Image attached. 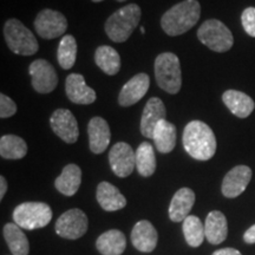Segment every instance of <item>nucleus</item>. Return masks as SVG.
<instances>
[{
  "instance_id": "nucleus-1",
  "label": "nucleus",
  "mask_w": 255,
  "mask_h": 255,
  "mask_svg": "<svg viewBox=\"0 0 255 255\" xmlns=\"http://www.w3.org/2000/svg\"><path fill=\"white\" fill-rule=\"evenodd\" d=\"M184 150L197 161H208L215 155L216 138L208 124L191 121L183 131Z\"/></svg>"
},
{
  "instance_id": "nucleus-23",
  "label": "nucleus",
  "mask_w": 255,
  "mask_h": 255,
  "mask_svg": "<svg viewBox=\"0 0 255 255\" xmlns=\"http://www.w3.org/2000/svg\"><path fill=\"white\" fill-rule=\"evenodd\" d=\"M82 183V170L77 164H68L62 174L56 178L55 186L59 193L65 196H72L77 193Z\"/></svg>"
},
{
  "instance_id": "nucleus-27",
  "label": "nucleus",
  "mask_w": 255,
  "mask_h": 255,
  "mask_svg": "<svg viewBox=\"0 0 255 255\" xmlns=\"http://www.w3.org/2000/svg\"><path fill=\"white\" fill-rule=\"evenodd\" d=\"M95 62L102 71L109 76L116 75L121 69V57L114 47L103 45L95 52Z\"/></svg>"
},
{
  "instance_id": "nucleus-10",
  "label": "nucleus",
  "mask_w": 255,
  "mask_h": 255,
  "mask_svg": "<svg viewBox=\"0 0 255 255\" xmlns=\"http://www.w3.org/2000/svg\"><path fill=\"white\" fill-rule=\"evenodd\" d=\"M32 77V87L39 94H50L57 88L58 76L55 68L45 59H37L28 68Z\"/></svg>"
},
{
  "instance_id": "nucleus-26",
  "label": "nucleus",
  "mask_w": 255,
  "mask_h": 255,
  "mask_svg": "<svg viewBox=\"0 0 255 255\" xmlns=\"http://www.w3.org/2000/svg\"><path fill=\"white\" fill-rule=\"evenodd\" d=\"M4 238L13 255H27L30 245L26 235L17 223H7L4 227Z\"/></svg>"
},
{
  "instance_id": "nucleus-33",
  "label": "nucleus",
  "mask_w": 255,
  "mask_h": 255,
  "mask_svg": "<svg viewBox=\"0 0 255 255\" xmlns=\"http://www.w3.org/2000/svg\"><path fill=\"white\" fill-rule=\"evenodd\" d=\"M17 113V105L8 96L5 94L0 95V117L1 119H8Z\"/></svg>"
},
{
  "instance_id": "nucleus-24",
  "label": "nucleus",
  "mask_w": 255,
  "mask_h": 255,
  "mask_svg": "<svg viewBox=\"0 0 255 255\" xmlns=\"http://www.w3.org/2000/svg\"><path fill=\"white\" fill-rule=\"evenodd\" d=\"M96 246L103 255H121L126 251L127 240L122 232L111 229L100 235Z\"/></svg>"
},
{
  "instance_id": "nucleus-7",
  "label": "nucleus",
  "mask_w": 255,
  "mask_h": 255,
  "mask_svg": "<svg viewBox=\"0 0 255 255\" xmlns=\"http://www.w3.org/2000/svg\"><path fill=\"white\" fill-rule=\"evenodd\" d=\"M51 219L52 210L49 205L43 202H25L13 210L14 223L27 231L46 227Z\"/></svg>"
},
{
  "instance_id": "nucleus-15",
  "label": "nucleus",
  "mask_w": 255,
  "mask_h": 255,
  "mask_svg": "<svg viewBox=\"0 0 255 255\" xmlns=\"http://www.w3.org/2000/svg\"><path fill=\"white\" fill-rule=\"evenodd\" d=\"M66 96L75 104H91L96 101V92L92 88L88 87L85 79L79 73H71L65 81Z\"/></svg>"
},
{
  "instance_id": "nucleus-29",
  "label": "nucleus",
  "mask_w": 255,
  "mask_h": 255,
  "mask_svg": "<svg viewBox=\"0 0 255 255\" xmlns=\"http://www.w3.org/2000/svg\"><path fill=\"white\" fill-rule=\"evenodd\" d=\"M27 154V144L21 137L5 135L0 138V155L6 159H20Z\"/></svg>"
},
{
  "instance_id": "nucleus-19",
  "label": "nucleus",
  "mask_w": 255,
  "mask_h": 255,
  "mask_svg": "<svg viewBox=\"0 0 255 255\" xmlns=\"http://www.w3.org/2000/svg\"><path fill=\"white\" fill-rule=\"evenodd\" d=\"M195 203V193L190 188H181L171 199L169 206V218L174 222H182L189 216Z\"/></svg>"
},
{
  "instance_id": "nucleus-2",
  "label": "nucleus",
  "mask_w": 255,
  "mask_h": 255,
  "mask_svg": "<svg viewBox=\"0 0 255 255\" xmlns=\"http://www.w3.org/2000/svg\"><path fill=\"white\" fill-rule=\"evenodd\" d=\"M200 17V2L197 0H184L174 5L162 15L161 26L169 36H180L194 27Z\"/></svg>"
},
{
  "instance_id": "nucleus-32",
  "label": "nucleus",
  "mask_w": 255,
  "mask_h": 255,
  "mask_svg": "<svg viewBox=\"0 0 255 255\" xmlns=\"http://www.w3.org/2000/svg\"><path fill=\"white\" fill-rule=\"evenodd\" d=\"M241 23L248 36L255 38V7H247L242 12Z\"/></svg>"
},
{
  "instance_id": "nucleus-17",
  "label": "nucleus",
  "mask_w": 255,
  "mask_h": 255,
  "mask_svg": "<svg viewBox=\"0 0 255 255\" xmlns=\"http://www.w3.org/2000/svg\"><path fill=\"white\" fill-rule=\"evenodd\" d=\"M89 145L94 154H102L109 146L111 132L109 124L102 117H94L88 126Z\"/></svg>"
},
{
  "instance_id": "nucleus-36",
  "label": "nucleus",
  "mask_w": 255,
  "mask_h": 255,
  "mask_svg": "<svg viewBox=\"0 0 255 255\" xmlns=\"http://www.w3.org/2000/svg\"><path fill=\"white\" fill-rule=\"evenodd\" d=\"M6 190H7V182H6L5 177H0V200H2V197L5 196Z\"/></svg>"
},
{
  "instance_id": "nucleus-4",
  "label": "nucleus",
  "mask_w": 255,
  "mask_h": 255,
  "mask_svg": "<svg viewBox=\"0 0 255 255\" xmlns=\"http://www.w3.org/2000/svg\"><path fill=\"white\" fill-rule=\"evenodd\" d=\"M155 77L158 87L171 95L178 94L182 87V72L178 57L164 52L155 59Z\"/></svg>"
},
{
  "instance_id": "nucleus-3",
  "label": "nucleus",
  "mask_w": 255,
  "mask_h": 255,
  "mask_svg": "<svg viewBox=\"0 0 255 255\" xmlns=\"http://www.w3.org/2000/svg\"><path fill=\"white\" fill-rule=\"evenodd\" d=\"M141 7L136 4H129L120 8L105 23L108 37L115 43L127 41L141 20Z\"/></svg>"
},
{
  "instance_id": "nucleus-20",
  "label": "nucleus",
  "mask_w": 255,
  "mask_h": 255,
  "mask_svg": "<svg viewBox=\"0 0 255 255\" xmlns=\"http://www.w3.org/2000/svg\"><path fill=\"white\" fill-rule=\"evenodd\" d=\"M222 101L233 115L239 119H246L253 113L255 103L250 96L242 91L227 90L222 95Z\"/></svg>"
},
{
  "instance_id": "nucleus-12",
  "label": "nucleus",
  "mask_w": 255,
  "mask_h": 255,
  "mask_svg": "<svg viewBox=\"0 0 255 255\" xmlns=\"http://www.w3.org/2000/svg\"><path fill=\"white\" fill-rule=\"evenodd\" d=\"M50 124L53 132L64 142L72 144L76 143L79 136L78 123L73 114L68 109H58L52 114Z\"/></svg>"
},
{
  "instance_id": "nucleus-8",
  "label": "nucleus",
  "mask_w": 255,
  "mask_h": 255,
  "mask_svg": "<svg viewBox=\"0 0 255 255\" xmlns=\"http://www.w3.org/2000/svg\"><path fill=\"white\" fill-rule=\"evenodd\" d=\"M88 216L78 208L70 209L58 218L56 221V233L59 237L76 240L82 238L88 231Z\"/></svg>"
},
{
  "instance_id": "nucleus-11",
  "label": "nucleus",
  "mask_w": 255,
  "mask_h": 255,
  "mask_svg": "<svg viewBox=\"0 0 255 255\" xmlns=\"http://www.w3.org/2000/svg\"><path fill=\"white\" fill-rule=\"evenodd\" d=\"M111 169L119 177H127L131 175L136 168V152L128 143H116L109 152Z\"/></svg>"
},
{
  "instance_id": "nucleus-35",
  "label": "nucleus",
  "mask_w": 255,
  "mask_h": 255,
  "mask_svg": "<svg viewBox=\"0 0 255 255\" xmlns=\"http://www.w3.org/2000/svg\"><path fill=\"white\" fill-rule=\"evenodd\" d=\"M212 255H242L238 250L234 248H222V250L215 251Z\"/></svg>"
},
{
  "instance_id": "nucleus-6",
  "label": "nucleus",
  "mask_w": 255,
  "mask_h": 255,
  "mask_svg": "<svg viewBox=\"0 0 255 255\" xmlns=\"http://www.w3.org/2000/svg\"><path fill=\"white\" fill-rule=\"evenodd\" d=\"M197 38L203 45L215 52L231 50L234 38L229 28L218 19H208L197 30Z\"/></svg>"
},
{
  "instance_id": "nucleus-30",
  "label": "nucleus",
  "mask_w": 255,
  "mask_h": 255,
  "mask_svg": "<svg viewBox=\"0 0 255 255\" xmlns=\"http://www.w3.org/2000/svg\"><path fill=\"white\" fill-rule=\"evenodd\" d=\"M76 58H77V41L71 34H66L59 43L57 59L64 70H70L75 65Z\"/></svg>"
},
{
  "instance_id": "nucleus-14",
  "label": "nucleus",
  "mask_w": 255,
  "mask_h": 255,
  "mask_svg": "<svg viewBox=\"0 0 255 255\" xmlns=\"http://www.w3.org/2000/svg\"><path fill=\"white\" fill-rule=\"evenodd\" d=\"M150 78L146 73H138L126 83L119 96V103L122 107H131L141 101L148 92Z\"/></svg>"
},
{
  "instance_id": "nucleus-37",
  "label": "nucleus",
  "mask_w": 255,
  "mask_h": 255,
  "mask_svg": "<svg viewBox=\"0 0 255 255\" xmlns=\"http://www.w3.org/2000/svg\"><path fill=\"white\" fill-rule=\"evenodd\" d=\"M94 2H101L103 1V0H92ZM116 1H120V2H123V1H127V0H116Z\"/></svg>"
},
{
  "instance_id": "nucleus-5",
  "label": "nucleus",
  "mask_w": 255,
  "mask_h": 255,
  "mask_svg": "<svg viewBox=\"0 0 255 255\" xmlns=\"http://www.w3.org/2000/svg\"><path fill=\"white\" fill-rule=\"evenodd\" d=\"M4 36L8 49L15 55L32 56L39 50L37 38L18 19H8L6 21Z\"/></svg>"
},
{
  "instance_id": "nucleus-28",
  "label": "nucleus",
  "mask_w": 255,
  "mask_h": 255,
  "mask_svg": "<svg viewBox=\"0 0 255 255\" xmlns=\"http://www.w3.org/2000/svg\"><path fill=\"white\" fill-rule=\"evenodd\" d=\"M136 168L141 176L149 177L156 170V157L152 145L149 142L139 144L136 151Z\"/></svg>"
},
{
  "instance_id": "nucleus-13",
  "label": "nucleus",
  "mask_w": 255,
  "mask_h": 255,
  "mask_svg": "<svg viewBox=\"0 0 255 255\" xmlns=\"http://www.w3.org/2000/svg\"><path fill=\"white\" fill-rule=\"evenodd\" d=\"M252 180V169L247 165H237L229 170L222 182V194L228 199L241 195Z\"/></svg>"
},
{
  "instance_id": "nucleus-21",
  "label": "nucleus",
  "mask_w": 255,
  "mask_h": 255,
  "mask_svg": "<svg viewBox=\"0 0 255 255\" xmlns=\"http://www.w3.org/2000/svg\"><path fill=\"white\" fill-rule=\"evenodd\" d=\"M206 239L209 244L220 245L227 239L228 225L227 219L219 210L210 212L205 223Z\"/></svg>"
},
{
  "instance_id": "nucleus-38",
  "label": "nucleus",
  "mask_w": 255,
  "mask_h": 255,
  "mask_svg": "<svg viewBox=\"0 0 255 255\" xmlns=\"http://www.w3.org/2000/svg\"><path fill=\"white\" fill-rule=\"evenodd\" d=\"M141 32H142V33H144V32H145V28H144V27H141Z\"/></svg>"
},
{
  "instance_id": "nucleus-31",
  "label": "nucleus",
  "mask_w": 255,
  "mask_h": 255,
  "mask_svg": "<svg viewBox=\"0 0 255 255\" xmlns=\"http://www.w3.org/2000/svg\"><path fill=\"white\" fill-rule=\"evenodd\" d=\"M183 234L189 246L199 247L206 238L205 226L197 216L189 215L183 221Z\"/></svg>"
},
{
  "instance_id": "nucleus-16",
  "label": "nucleus",
  "mask_w": 255,
  "mask_h": 255,
  "mask_svg": "<svg viewBox=\"0 0 255 255\" xmlns=\"http://www.w3.org/2000/svg\"><path fill=\"white\" fill-rule=\"evenodd\" d=\"M167 111L165 107L159 98L151 97L146 102L141 119V132L146 138H152L154 130L162 120H165Z\"/></svg>"
},
{
  "instance_id": "nucleus-25",
  "label": "nucleus",
  "mask_w": 255,
  "mask_h": 255,
  "mask_svg": "<svg viewBox=\"0 0 255 255\" xmlns=\"http://www.w3.org/2000/svg\"><path fill=\"white\" fill-rule=\"evenodd\" d=\"M152 139L159 152L168 154L174 150L176 144V128L167 120H162L155 128Z\"/></svg>"
},
{
  "instance_id": "nucleus-22",
  "label": "nucleus",
  "mask_w": 255,
  "mask_h": 255,
  "mask_svg": "<svg viewBox=\"0 0 255 255\" xmlns=\"http://www.w3.org/2000/svg\"><path fill=\"white\" fill-rule=\"evenodd\" d=\"M98 203L107 212H116L126 207L127 200L116 187L109 182H101L96 193Z\"/></svg>"
},
{
  "instance_id": "nucleus-9",
  "label": "nucleus",
  "mask_w": 255,
  "mask_h": 255,
  "mask_svg": "<svg viewBox=\"0 0 255 255\" xmlns=\"http://www.w3.org/2000/svg\"><path fill=\"white\" fill-rule=\"evenodd\" d=\"M36 32L44 39H55L68 30L65 15L55 9L45 8L40 11L34 20Z\"/></svg>"
},
{
  "instance_id": "nucleus-34",
  "label": "nucleus",
  "mask_w": 255,
  "mask_h": 255,
  "mask_svg": "<svg viewBox=\"0 0 255 255\" xmlns=\"http://www.w3.org/2000/svg\"><path fill=\"white\" fill-rule=\"evenodd\" d=\"M244 240L246 244H250V245L255 244V225L247 229L244 235Z\"/></svg>"
},
{
  "instance_id": "nucleus-18",
  "label": "nucleus",
  "mask_w": 255,
  "mask_h": 255,
  "mask_svg": "<svg viewBox=\"0 0 255 255\" xmlns=\"http://www.w3.org/2000/svg\"><path fill=\"white\" fill-rule=\"evenodd\" d=\"M157 232L154 226L146 220L137 222L131 232V242L133 247L143 253H150L157 245Z\"/></svg>"
}]
</instances>
